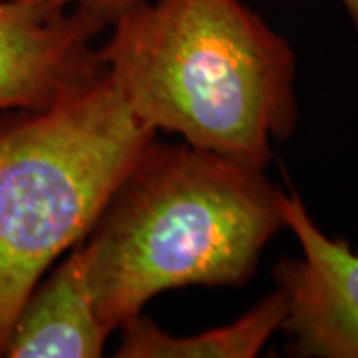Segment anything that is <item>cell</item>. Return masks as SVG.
Returning <instances> with one entry per match:
<instances>
[{
  "label": "cell",
  "instance_id": "1",
  "mask_svg": "<svg viewBox=\"0 0 358 358\" xmlns=\"http://www.w3.org/2000/svg\"><path fill=\"white\" fill-rule=\"evenodd\" d=\"M110 28L98 58L148 128L257 169L294 134V52L243 0H143Z\"/></svg>",
  "mask_w": 358,
  "mask_h": 358
},
{
  "label": "cell",
  "instance_id": "2",
  "mask_svg": "<svg viewBox=\"0 0 358 358\" xmlns=\"http://www.w3.org/2000/svg\"><path fill=\"white\" fill-rule=\"evenodd\" d=\"M265 169L154 140L84 239L98 319L120 331L159 293L243 287L285 229Z\"/></svg>",
  "mask_w": 358,
  "mask_h": 358
},
{
  "label": "cell",
  "instance_id": "3",
  "mask_svg": "<svg viewBox=\"0 0 358 358\" xmlns=\"http://www.w3.org/2000/svg\"><path fill=\"white\" fill-rule=\"evenodd\" d=\"M155 136L106 72L52 108L0 112V357L28 294L88 237Z\"/></svg>",
  "mask_w": 358,
  "mask_h": 358
},
{
  "label": "cell",
  "instance_id": "4",
  "mask_svg": "<svg viewBox=\"0 0 358 358\" xmlns=\"http://www.w3.org/2000/svg\"><path fill=\"white\" fill-rule=\"evenodd\" d=\"M281 209L303 253L273 268L287 299V355L358 358V251L346 239L327 237L294 192H282Z\"/></svg>",
  "mask_w": 358,
  "mask_h": 358
},
{
  "label": "cell",
  "instance_id": "5",
  "mask_svg": "<svg viewBox=\"0 0 358 358\" xmlns=\"http://www.w3.org/2000/svg\"><path fill=\"white\" fill-rule=\"evenodd\" d=\"M102 18L30 0H0V112L46 110L103 76Z\"/></svg>",
  "mask_w": 358,
  "mask_h": 358
},
{
  "label": "cell",
  "instance_id": "6",
  "mask_svg": "<svg viewBox=\"0 0 358 358\" xmlns=\"http://www.w3.org/2000/svg\"><path fill=\"white\" fill-rule=\"evenodd\" d=\"M110 331L98 319L88 281L84 241L28 294L4 348L8 358L103 357Z\"/></svg>",
  "mask_w": 358,
  "mask_h": 358
},
{
  "label": "cell",
  "instance_id": "7",
  "mask_svg": "<svg viewBox=\"0 0 358 358\" xmlns=\"http://www.w3.org/2000/svg\"><path fill=\"white\" fill-rule=\"evenodd\" d=\"M287 299L281 289L261 299L243 317L203 333L176 336L141 313L120 331L117 358H253L281 331Z\"/></svg>",
  "mask_w": 358,
  "mask_h": 358
},
{
  "label": "cell",
  "instance_id": "8",
  "mask_svg": "<svg viewBox=\"0 0 358 358\" xmlns=\"http://www.w3.org/2000/svg\"><path fill=\"white\" fill-rule=\"evenodd\" d=\"M30 2H42V4H50L58 8H76V10L102 18L103 22H108L110 26L117 14L140 4L143 0H30Z\"/></svg>",
  "mask_w": 358,
  "mask_h": 358
},
{
  "label": "cell",
  "instance_id": "9",
  "mask_svg": "<svg viewBox=\"0 0 358 358\" xmlns=\"http://www.w3.org/2000/svg\"><path fill=\"white\" fill-rule=\"evenodd\" d=\"M343 4H345L346 13H348V16H350V20H352V24H355L358 32V0H343Z\"/></svg>",
  "mask_w": 358,
  "mask_h": 358
}]
</instances>
